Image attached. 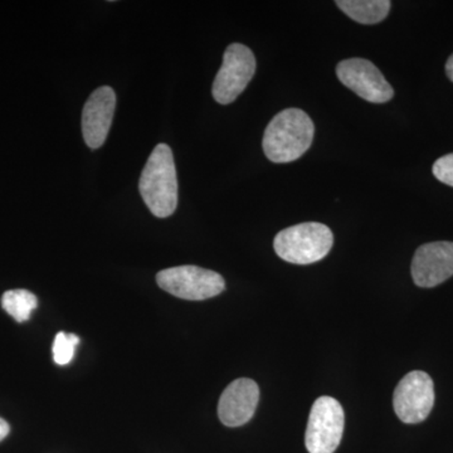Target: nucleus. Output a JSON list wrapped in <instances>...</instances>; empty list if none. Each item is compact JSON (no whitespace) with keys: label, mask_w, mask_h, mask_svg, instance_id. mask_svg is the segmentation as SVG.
I'll return each instance as SVG.
<instances>
[{"label":"nucleus","mask_w":453,"mask_h":453,"mask_svg":"<svg viewBox=\"0 0 453 453\" xmlns=\"http://www.w3.org/2000/svg\"><path fill=\"white\" fill-rule=\"evenodd\" d=\"M314 122L300 109L277 113L265 130V154L273 163H291L309 150L314 140Z\"/></svg>","instance_id":"obj_1"},{"label":"nucleus","mask_w":453,"mask_h":453,"mask_svg":"<svg viewBox=\"0 0 453 453\" xmlns=\"http://www.w3.org/2000/svg\"><path fill=\"white\" fill-rule=\"evenodd\" d=\"M139 190L146 207L157 219H166L177 210V169L170 146H155L142 169Z\"/></svg>","instance_id":"obj_2"},{"label":"nucleus","mask_w":453,"mask_h":453,"mask_svg":"<svg viewBox=\"0 0 453 453\" xmlns=\"http://www.w3.org/2000/svg\"><path fill=\"white\" fill-rule=\"evenodd\" d=\"M334 235L323 223L308 222L288 226L276 235L273 247L280 258L294 265H311L326 257Z\"/></svg>","instance_id":"obj_3"},{"label":"nucleus","mask_w":453,"mask_h":453,"mask_svg":"<svg viewBox=\"0 0 453 453\" xmlns=\"http://www.w3.org/2000/svg\"><path fill=\"white\" fill-rule=\"evenodd\" d=\"M160 288L179 299L202 301L222 294L225 279L211 270L196 266L170 267L157 275Z\"/></svg>","instance_id":"obj_4"},{"label":"nucleus","mask_w":453,"mask_h":453,"mask_svg":"<svg viewBox=\"0 0 453 453\" xmlns=\"http://www.w3.org/2000/svg\"><path fill=\"white\" fill-rule=\"evenodd\" d=\"M345 414L342 404L332 396H320L312 404L305 445L310 453H334L344 434Z\"/></svg>","instance_id":"obj_5"},{"label":"nucleus","mask_w":453,"mask_h":453,"mask_svg":"<svg viewBox=\"0 0 453 453\" xmlns=\"http://www.w3.org/2000/svg\"><path fill=\"white\" fill-rule=\"evenodd\" d=\"M255 73L256 58L252 50L241 43L228 46L211 88L214 100L220 105L234 103L251 82Z\"/></svg>","instance_id":"obj_6"},{"label":"nucleus","mask_w":453,"mask_h":453,"mask_svg":"<svg viewBox=\"0 0 453 453\" xmlns=\"http://www.w3.org/2000/svg\"><path fill=\"white\" fill-rule=\"evenodd\" d=\"M434 405V384L427 372H408L393 395V407L398 418L408 425L421 423Z\"/></svg>","instance_id":"obj_7"},{"label":"nucleus","mask_w":453,"mask_h":453,"mask_svg":"<svg viewBox=\"0 0 453 453\" xmlns=\"http://www.w3.org/2000/svg\"><path fill=\"white\" fill-rule=\"evenodd\" d=\"M336 74L342 85L368 103H388L395 96V89L378 70L377 65L368 59H345L336 67Z\"/></svg>","instance_id":"obj_8"},{"label":"nucleus","mask_w":453,"mask_h":453,"mask_svg":"<svg viewBox=\"0 0 453 453\" xmlns=\"http://www.w3.org/2000/svg\"><path fill=\"white\" fill-rule=\"evenodd\" d=\"M413 281L423 288H436L453 276V242L423 244L412 259Z\"/></svg>","instance_id":"obj_9"},{"label":"nucleus","mask_w":453,"mask_h":453,"mask_svg":"<svg viewBox=\"0 0 453 453\" xmlns=\"http://www.w3.org/2000/svg\"><path fill=\"white\" fill-rule=\"evenodd\" d=\"M116 109V94L109 86L95 89L82 111V134L88 148L105 144Z\"/></svg>","instance_id":"obj_10"},{"label":"nucleus","mask_w":453,"mask_h":453,"mask_svg":"<svg viewBox=\"0 0 453 453\" xmlns=\"http://www.w3.org/2000/svg\"><path fill=\"white\" fill-rule=\"evenodd\" d=\"M259 388L255 380L240 378L229 384L220 395L219 417L226 427L246 425L256 412Z\"/></svg>","instance_id":"obj_11"},{"label":"nucleus","mask_w":453,"mask_h":453,"mask_svg":"<svg viewBox=\"0 0 453 453\" xmlns=\"http://www.w3.org/2000/svg\"><path fill=\"white\" fill-rule=\"evenodd\" d=\"M336 5L357 23L377 25L388 16L392 3L389 0H338Z\"/></svg>","instance_id":"obj_12"},{"label":"nucleus","mask_w":453,"mask_h":453,"mask_svg":"<svg viewBox=\"0 0 453 453\" xmlns=\"http://www.w3.org/2000/svg\"><path fill=\"white\" fill-rule=\"evenodd\" d=\"M37 296L32 292L22 290H9L2 296V308L8 312L18 323L29 320L33 310L37 309Z\"/></svg>","instance_id":"obj_13"},{"label":"nucleus","mask_w":453,"mask_h":453,"mask_svg":"<svg viewBox=\"0 0 453 453\" xmlns=\"http://www.w3.org/2000/svg\"><path fill=\"white\" fill-rule=\"evenodd\" d=\"M80 344V338L74 334L58 333L53 342V359L58 365H70L73 359L74 349Z\"/></svg>","instance_id":"obj_14"},{"label":"nucleus","mask_w":453,"mask_h":453,"mask_svg":"<svg viewBox=\"0 0 453 453\" xmlns=\"http://www.w3.org/2000/svg\"><path fill=\"white\" fill-rule=\"evenodd\" d=\"M434 177L446 184V186L453 187V153L443 155L432 166Z\"/></svg>","instance_id":"obj_15"},{"label":"nucleus","mask_w":453,"mask_h":453,"mask_svg":"<svg viewBox=\"0 0 453 453\" xmlns=\"http://www.w3.org/2000/svg\"><path fill=\"white\" fill-rule=\"evenodd\" d=\"M9 431H11V427H9L8 423L4 419L0 418V442L8 436Z\"/></svg>","instance_id":"obj_16"},{"label":"nucleus","mask_w":453,"mask_h":453,"mask_svg":"<svg viewBox=\"0 0 453 453\" xmlns=\"http://www.w3.org/2000/svg\"><path fill=\"white\" fill-rule=\"evenodd\" d=\"M445 68H446L447 77H449V81L453 82V55L449 56V61H447Z\"/></svg>","instance_id":"obj_17"}]
</instances>
